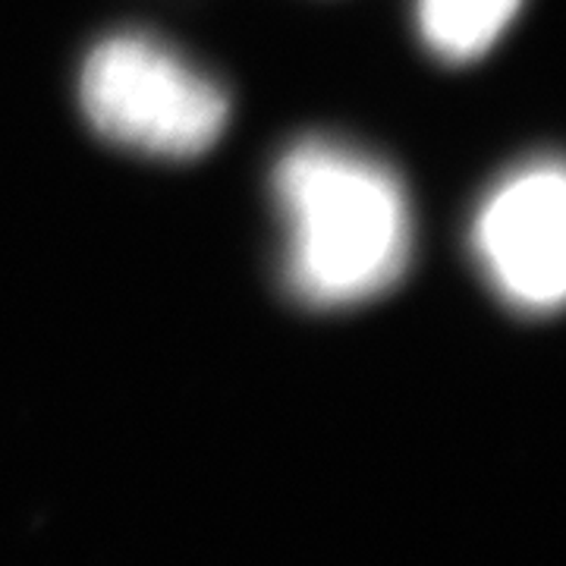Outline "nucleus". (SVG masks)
<instances>
[{
  "label": "nucleus",
  "mask_w": 566,
  "mask_h": 566,
  "mask_svg": "<svg viewBox=\"0 0 566 566\" xmlns=\"http://www.w3.org/2000/svg\"><path fill=\"white\" fill-rule=\"evenodd\" d=\"M286 223L283 281L312 308L368 303L412 259V211L400 177L344 142L308 136L274 167Z\"/></svg>",
  "instance_id": "1"
},
{
  "label": "nucleus",
  "mask_w": 566,
  "mask_h": 566,
  "mask_svg": "<svg viewBox=\"0 0 566 566\" xmlns=\"http://www.w3.org/2000/svg\"><path fill=\"white\" fill-rule=\"evenodd\" d=\"M80 104L107 142L180 161L208 151L230 120L221 85L142 32L107 35L88 51Z\"/></svg>",
  "instance_id": "2"
},
{
  "label": "nucleus",
  "mask_w": 566,
  "mask_h": 566,
  "mask_svg": "<svg viewBox=\"0 0 566 566\" xmlns=\"http://www.w3.org/2000/svg\"><path fill=\"white\" fill-rule=\"evenodd\" d=\"M566 177L532 158L494 182L472 221V249L494 293L523 315H551L566 293Z\"/></svg>",
  "instance_id": "3"
},
{
  "label": "nucleus",
  "mask_w": 566,
  "mask_h": 566,
  "mask_svg": "<svg viewBox=\"0 0 566 566\" xmlns=\"http://www.w3.org/2000/svg\"><path fill=\"white\" fill-rule=\"evenodd\" d=\"M523 0H419V32L431 54L469 63L494 48Z\"/></svg>",
  "instance_id": "4"
}]
</instances>
